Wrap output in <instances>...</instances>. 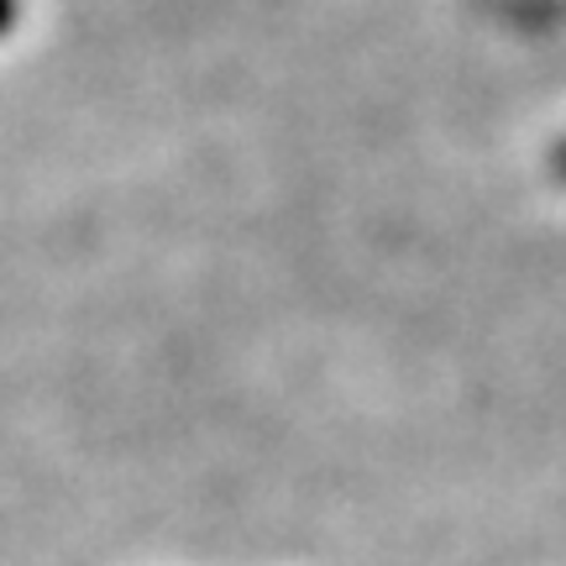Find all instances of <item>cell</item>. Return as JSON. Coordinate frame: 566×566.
I'll return each instance as SVG.
<instances>
[{"mask_svg": "<svg viewBox=\"0 0 566 566\" xmlns=\"http://www.w3.org/2000/svg\"><path fill=\"white\" fill-rule=\"evenodd\" d=\"M11 17H17V0H0V27H6Z\"/></svg>", "mask_w": 566, "mask_h": 566, "instance_id": "obj_1", "label": "cell"}, {"mask_svg": "<svg viewBox=\"0 0 566 566\" xmlns=\"http://www.w3.org/2000/svg\"><path fill=\"white\" fill-rule=\"evenodd\" d=\"M562 174H566V147H562Z\"/></svg>", "mask_w": 566, "mask_h": 566, "instance_id": "obj_2", "label": "cell"}]
</instances>
